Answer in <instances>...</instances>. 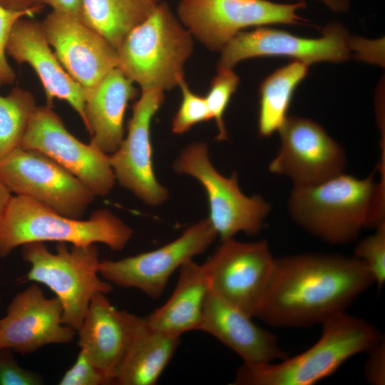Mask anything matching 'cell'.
I'll return each mask as SVG.
<instances>
[{"mask_svg":"<svg viewBox=\"0 0 385 385\" xmlns=\"http://www.w3.org/2000/svg\"><path fill=\"white\" fill-rule=\"evenodd\" d=\"M374 282L363 261L336 253L274 257L255 317L274 327H307L344 312Z\"/></svg>","mask_w":385,"mask_h":385,"instance_id":"6da1fadb","label":"cell"},{"mask_svg":"<svg viewBox=\"0 0 385 385\" xmlns=\"http://www.w3.org/2000/svg\"><path fill=\"white\" fill-rule=\"evenodd\" d=\"M344 173L320 184L292 187L288 214L302 230L330 245L355 240L363 229L385 223V182Z\"/></svg>","mask_w":385,"mask_h":385,"instance_id":"7a4b0ae2","label":"cell"},{"mask_svg":"<svg viewBox=\"0 0 385 385\" xmlns=\"http://www.w3.org/2000/svg\"><path fill=\"white\" fill-rule=\"evenodd\" d=\"M322 324L319 339L305 351L279 363H245L233 385H312L334 374L351 356L369 351L383 337L364 319L346 312Z\"/></svg>","mask_w":385,"mask_h":385,"instance_id":"3957f363","label":"cell"},{"mask_svg":"<svg viewBox=\"0 0 385 385\" xmlns=\"http://www.w3.org/2000/svg\"><path fill=\"white\" fill-rule=\"evenodd\" d=\"M133 230L113 212L99 209L88 220L61 215L29 197L12 196L0 222V257L32 242H58L72 245L97 242L113 251L123 250Z\"/></svg>","mask_w":385,"mask_h":385,"instance_id":"277c9868","label":"cell"},{"mask_svg":"<svg viewBox=\"0 0 385 385\" xmlns=\"http://www.w3.org/2000/svg\"><path fill=\"white\" fill-rule=\"evenodd\" d=\"M118 68L141 90H170L184 79L192 36L168 4L159 2L116 49Z\"/></svg>","mask_w":385,"mask_h":385,"instance_id":"5b68a950","label":"cell"},{"mask_svg":"<svg viewBox=\"0 0 385 385\" xmlns=\"http://www.w3.org/2000/svg\"><path fill=\"white\" fill-rule=\"evenodd\" d=\"M23 260L30 265L26 281L42 284L58 298L63 308V323L76 330L81 327L92 298L112 291V284L101 279L96 244L72 245L58 242L52 253L41 242L22 245Z\"/></svg>","mask_w":385,"mask_h":385,"instance_id":"8992f818","label":"cell"},{"mask_svg":"<svg viewBox=\"0 0 385 385\" xmlns=\"http://www.w3.org/2000/svg\"><path fill=\"white\" fill-rule=\"evenodd\" d=\"M174 170L190 175L203 186L209 202L210 220L221 240L238 232H260L272 206L260 195L247 196L241 190L237 174H220L208 156L207 145L196 142L185 148L173 163Z\"/></svg>","mask_w":385,"mask_h":385,"instance_id":"52a82bcc","label":"cell"},{"mask_svg":"<svg viewBox=\"0 0 385 385\" xmlns=\"http://www.w3.org/2000/svg\"><path fill=\"white\" fill-rule=\"evenodd\" d=\"M306 4L268 0H181L178 16L192 37L211 51H221L239 32L250 26L303 24L297 11Z\"/></svg>","mask_w":385,"mask_h":385,"instance_id":"ba28073f","label":"cell"},{"mask_svg":"<svg viewBox=\"0 0 385 385\" xmlns=\"http://www.w3.org/2000/svg\"><path fill=\"white\" fill-rule=\"evenodd\" d=\"M0 179L16 195L29 197L76 219H81L96 196L47 155L21 147L0 163Z\"/></svg>","mask_w":385,"mask_h":385,"instance_id":"9c48e42d","label":"cell"},{"mask_svg":"<svg viewBox=\"0 0 385 385\" xmlns=\"http://www.w3.org/2000/svg\"><path fill=\"white\" fill-rule=\"evenodd\" d=\"M274 257L265 240L242 242L221 240L202 264L210 292L253 317L265 295Z\"/></svg>","mask_w":385,"mask_h":385,"instance_id":"30bf717a","label":"cell"},{"mask_svg":"<svg viewBox=\"0 0 385 385\" xmlns=\"http://www.w3.org/2000/svg\"><path fill=\"white\" fill-rule=\"evenodd\" d=\"M277 132L279 145L268 170L288 178L292 187L316 185L344 173V148L315 121L287 116Z\"/></svg>","mask_w":385,"mask_h":385,"instance_id":"8fae6325","label":"cell"},{"mask_svg":"<svg viewBox=\"0 0 385 385\" xmlns=\"http://www.w3.org/2000/svg\"><path fill=\"white\" fill-rule=\"evenodd\" d=\"M218 235L208 217L188 227L163 247L118 260L100 262L99 274L121 287L135 288L148 297L161 296L172 274L210 247Z\"/></svg>","mask_w":385,"mask_h":385,"instance_id":"7c38bea8","label":"cell"},{"mask_svg":"<svg viewBox=\"0 0 385 385\" xmlns=\"http://www.w3.org/2000/svg\"><path fill=\"white\" fill-rule=\"evenodd\" d=\"M49 157L85 184L96 196H104L116 182L110 155L75 138L48 106H37L21 146Z\"/></svg>","mask_w":385,"mask_h":385,"instance_id":"4fadbf2b","label":"cell"},{"mask_svg":"<svg viewBox=\"0 0 385 385\" xmlns=\"http://www.w3.org/2000/svg\"><path fill=\"white\" fill-rule=\"evenodd\" d=\"M351 46L346 29L338 22L326 26L318 38L258 26L235 36L220 51L217 68L232 69L243 60L262 56H286L308 65L321 61L339 63L349 59Z\"/></svg>","mask_w":385,"mask_h":385,"instance_id":"5bb4252c","label":"cell"},{"mask_svg":"<svg viewBox=\"0 0 385 385\" xmlns=\"http://www.w3.org/2000/svg\"><path fill=\"white\" fill-rule=\"evenodd\" d=\"M164 91L141 90L133 105L128 134L110 155L115 180L145 204L158 206L169 198L167 189L156 179L150 142V123L164 102Z\"/></svg>","mask_w":385,"mask_h":385,"instance_id":"9a60e30c","label":"cell"},{"mask_svg":"<svg viewBox=\"0 0 385 385\" xmlns=\"http://www.w3.org/2000/svg\"><path fill=\"white\" fill-rule=\"evenodd\" d=\"M41 24L64 69L86 90L94 88L118 67L116 49L80 19L52 10Z\"/></svg>","mask_w":385,"mask_h":385,"instance_id":"2e32d148","label":"cell"},{"mask_svg":"<svg viewBox=\"0 0 385 385\" xmlns=\"http://www.w3.org/2000/svg\"><path fill=\"white\" fill-rule=\"evenodd\" d=\"M62 315L57 297L47 298L38 284L30 285L14 297L0 319V349L28 354L45 345L71 342L76 332L63 323Z\"/></svg>","mask_w":385,"mask_h":385,"instance_id":"e0dca14e","label":"cell"},{"mask_svg":"<svg viewBox=\"0 0 385 385\" xmlns=\"http://www.w3.org/2000/svg\"><path fill=\"white\" fill-rule=\"evenodd\" d=\"M44 33L41 21L23 17L14 24L6 53L18 63H28L38 76L44 89L46 106L53 108V100L66 101L86 123V90L66 72Z\"/></svg>","mask_w":385,"mask_h":385,"instance_id":"ac0fdd59","label":"cell"},{"mask_svg":"<svg viewBox=\"0 0 385 385\" xmlns=\"http://www.w3.org/2000/svg\"><path fill=\"white\" fill-rule=\"evenodd\" d=\"M145 318L120 310L111 304L106 294L91 299L83 321L76 331L78 345L111 384L116 370Z\"/></svg>","mask_w":385,"mask_h":385,"instance_id":"d6986e66","label":"cell"},{"mask_svg":"<svg viewBox=\"0 0 385 385\" xmlns=\"http://www.w3.org/2000/svg\"><path fill=\"white\" fill-rule=\"evenodd\" d=\"M251 319L210 292L199 330L212 335L245 363H270L288 357L276 337L257 326Z\"/></svg>","mask_w":385,"mask_h":385,"instance_id":"ffe728a7","label":"cell"},{"mask_svg":"<svg viewBox=\"0 0 385 385\" xmlns=\"http://www.w3.org/2000/svg\"><path fill=\"white\" fill-rule=\"evenodd\" d=\"M137 94L133 82L118 67L86 90L84 125L92 145L108 155L118 148L124 138L126 107Z\"/></svg>","mask_w":385,"mask_h":385,"instance_id":"44dd1931","label":"cell"},{"mask_svg":"<svg viewBox=\"0 0 385 385\" xmlns=\"http://www.w3.org/2000/svg\"><path fill=\"white\" fill-rule=\"evenodd\" d=\"M210 292L203 265L188 260L179 268L176 286L168 301L145 318L147 326L175 337L199 330Z\"/></svg>","mask_w":385,"mask_h":385,"instance_id":"7402d4cb","label":"cell"},{"mask_svg":"<svg viewBox=\"0 0 385 385\" xmlns=\"http://www.w3.org/2000/svg\"><path fill=\"white\" fill-rule=\"evenodd\" d=\"M180 342V337L152 329L147 326L145 319L116 370L114 384L154 385Z\"/></svg>","mask_w":385,"mask_h":385,"instance_id":"603a6c76","label":"cell"},{"mask_svg":"<svg viewBox=\"0 0 385 385\" xmlns=\"http://www.w3.org/2000/svg\"><path fill=\"white\" fill-rule=\"evenodd\" d=\"M157 0H81L80 19L115 49L127 34L143 21Z\"/></svg>","mask_w":385,"mask_h":385,"instance_id":"cb8c5ba5","label":"cell"},{"mask_svg":"<svg viewBox=\"0 0 385 385\" xmlns=\"http://www.w3.org/2000/svg\"><path fill=\"white\" fill-rule=\"evenodd\" d=\"M308 64L293 61L265 78L260 86L258 135L268 138L287 118L294 92L309 72Z\"/></svg>","mask_w":385,"mask_h":385,"instance_id":"d4e9b609","label":"cell"},{"mask_svg":"<svg viewBox=\"0 0 385 385\" xmlns=\"http://www.w3.org/2000/svg\"><path fill=\"white\" fill-rule=\"evenodd\" d=\"M36 107L33 94L18 86L0 96V163L21 146Z\"/></svg>","mask_w":385,"mask_h":385,"instance_id":"484cf974","label":"cell"},{"mask_svg":"<svg viewBox=\"0 0 385 385\" xmlns=\"http://www.w3.org/2000/svg\"><path fill=\"white\" fill-rule=\"evenodd\" d=\"M240 77L232 69H217V75L211 81L210 89L205 96L212 119L218 128L216 139L227 140V133L224 122V113L232 96L236 91Z\"/></svg>","mask_w":385,"mask_h":385,"instance_id":"4316f807","label":"cell"},{"mask_svg":"<svg viewBox=\"0 0 385 385\" xmlns=\"http://www.w3.org/2000/svg\"><path fill=\"white\" fill-rule=\"evenodd\" d=\"M178 86L182 91V101L172 120V131L183 134L195 125L212 119L205 96L192 91L183 79Z\"/></svg>","mask_w":385,"mask_h":385,"instance_id":"83f0119b","label":"cell"},{"mask_svg":"<svg viewBox=\"0 0 385 385\" xmlns=\"http://www.w3.org/2000/svg\"><path fill=\"white\" fill-rule=\"evenodd\" d=\"M357 243L354 256L361 260L372 274L379 288L385 282V223Z\"/></svg>","mask_w":385,"mask_h":385,"instance_id":"f1b7e54d","label":"cell"},{"mask_svg":"<svg viewBox=\"0 0 385 385\" xmlns=\"http://www.w3.org/2000/svg\"><path fill=\"white\" fill-rule=\"evenodd\" d=\"M42 9L26 11H13L0 6V88L12 84L16 80V73L6 57V47L11 30L15 22L23 17H34Z\"/></svg>","mask_w":385,"mask_h":385,"instance_id":"f546056e","label":"cell"},{"mask_svg":"<svg viewBox=\"0 0 385 385\" xmlns=\"http://www.w3.org/2000/svg\"><path fill=\"white\" fill-rule=\"evenodd\" d=\"M58 384L105 385L111 383L93 365L86 354L80 349L74 364L64 373Z\"/></svg>","mask_w":385,"mask_h":385,"instance_id":"4dcf8cb0","label":"cell"},{"mask_svg":"<svg viewBox=\"0 0 385 385\" xmlns=\"http://www.w3.org/2000/svg\"><path fill=\"white\" fill-rule=\"evenodd\" d=\"M9 349H0V385H40L42 376L19 365Z\"/></svg>","mask_w":385,"mask_h":385,"instance_id":"1f68e13d","label":"cell"},{"mask_svg":"<svg viewBox=\"0 0 385 385\" xmlns=\"http://www.w3.org/2000/svg\"><path fill=\"white\" fill-rule=\"evenodd\" d=\"M364 376L371 385L385 384V340L383 337L369 351Z\"/></svg>","mask_w":385,"mask_h":385,"instance_id":"d6a6232c","label":"cell"},{"mask_svg":"<svg viewBox=\"0 0 385 385\" xmlns=\"http://www.w3.org/2000/svg\"><path fill=\"white\" fill-rule=\"evenodd\" d=\"M39 5H48L56 10L74 16H81V0H35Z\"/></svg>","mask_w":385,"mask_h":385,"instance_id":"836d02e7","label":"cell"},{"mask_svg":"<svg viewBox=\"0 0 385 385\" xmlns=\"http://www.w3.org/2000/svg\"><path fill=\"white\" fill-rule=\"evenodd\" d=\"M0 6L13 11H26L33 9H43L44 6L38 4L35 0H0Z\"/></svg>","mask_w":385,"mask_h":385,"instance_id":"e575fe53","label":"cell"},{"mask_svg":"<svg viewBox=\"0 0 385 385\" xmlns=\"http://www.w3.org/2000/svg\"><path fill=\"white\" fill-rule=\"evenodd\" d=\"M12 197L11 192L0 179V222Z\"/></svg>","mask_w":385,"mask_h":385,"instance_id":"d590c367","label":"cell"},{"mask_svg":"<svg viewBox=\"0 0 385 385\" xmlns=\"http://www.w3.org/2000/svg\"><path fill=\"white\" fill-rule=\"evenodd\" d=\"M302 1V0H301ZM332 10L343 11L348 8L347 0H320Z\"/></svg>","mask_w":385,"mask_h":385,"instance_id":"8d00e7d4","label":"cell"},{"mask_svg":"<svg viewBox=\"0 0 385 385\" xmlns=\"http://www.w3.org/2000/svg\"><path fill=\"white\" fill-rule=\"evenodd\" d=\"M157 1H160V0H157Z\"/></svg>","mask_w":385,"mask_h":385,"instance_id":"74e56055","label":"cell"}]
</instances>
